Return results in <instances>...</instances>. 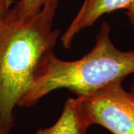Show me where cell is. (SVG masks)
I'll return each mask as SVG.
<instances>
[{"mask_svg": "<svg viewBox=\"0 0 134 134\" xmlns=\"http://www.w3.org/2000/svg\"><path fill=\"white\" fill-rule=\"evenodd\" d=\"M126 10V15L127 16L130 23L134 26V0H132L128 8Z\"/></svg>", "mask_w": 134, "mask_h": 134, "instance_id": "cell-8", "label": "cell"}, {"mask_svg": "<svg viewBox=\"0 0 134 134\" xmlns=\"http://www.w3.org/2000/svg\"><path fill=\"white\" fill-rule=\"evenodd\" d=\"M14 3V0H0V20L7 16Z\"/></svg>", "mask_w": 134, "mask_h": 134, "instance_id": "cell-7", "label": "cell"}, {"mask_svg": "<svg viewBox=\"0 0 134 134\" xmlns=\"http://www.w3.org/2000/svg\"><path fill=\"white\" fill-rule=\"evenodd\" d=\"M57 8L46 5L37 13L20 16L13 7L0 20V134L10 133L15 107L54 52L60 34L52 29Z\"/></svg>", "mask_w": 134, "mask_h": 134, "instance_id": "cell-1", "label": "cell"}, {"mask_svg": "<svg viewBox=\"0 0 134 134\" xmlns=\"http://www.w3.org/2000/svg\"><path fill=\"white\" fill-rule=\"evenodd\" d=\"M134 73V50L124 52L114 46L110 27L104 22L92 50L81 59L66 61L50 53L39 69L32 85L17 107L36 105L50 92L66 89L77 96H86Z\"/></svg>", "mask_w": 134, "mask_h": 134, "instance_id": "cell-2", "label": "cell"}, {"mask_svg": "<svg viewBox=\"0 0 134 134\" xmlns=\"http://www.w3.org/2000/svg\"><path fill=\"white\" fill-rule=\"evenodd\" d=\"M60 0H20L14 5L16 13L20 16H27L37 13L46 5L58 7Z\"/></svg>", "mask_w": 134, "mask_h": 134, "instance_id": "cell-6", "label": "cell"}, {"mask_svg": "<svg viewBox=\"0 0 134 134\" xmlns=\"http://www.w3.org/2000/svg\"><path fill=\"white\" fill-rule=\"evenodd\" d=\"M130 90H131V92H133L134 93V84L133 85V86H131V88H130Z\"/></svg>", "mask_w": 134, "mask_h": 134, "instance_id": "cell-9", "label": "cell"}, {"mask_svg": "<svg viewBox=\"0 0 134 134\" xmlns=\"http://www.w3.org/2000/svg\"><path fill=\"white\" fill-rule=\"evenodd\" d=\"M85 125H98L113 134H134V93L122 81L112 83L90 95L77 96Z\"/></svg>", "mask_w": 134, "mask_h": 134, "instance_id": "cell-3", "label": "cell"}, {"mask_svg": "<svg viewBox=\"0 0 134 134\" xmlns=\"http://www.w3.org/2000/svg\"><path fill=\"white\" fill-rule=\"evenodd\" d=\"M132 0H84L66 31L60 37L63 46L70 48L77 34L91 27L101 16L121 9H127Z\"/></svg>", "mask_w": 134, "mask_h": 134, "instance_id": "cell-4", "label": "cell"}, {"mask_svg": "<svg viewBox=\"0 0 134 134\" xmlns=\"http://www.w3.org/2000/svg\"><path fill=\"white\" fill-rule=\"evenodd\" d=\"M88 128L82 119L77 97L66 101L61 115L52 126L40 128L36 134H86Z\"/></svg>", "mask_w": 134, "mask_h": 134, "instance_id": "cell-5", "label": "cell"}]
</instances>
